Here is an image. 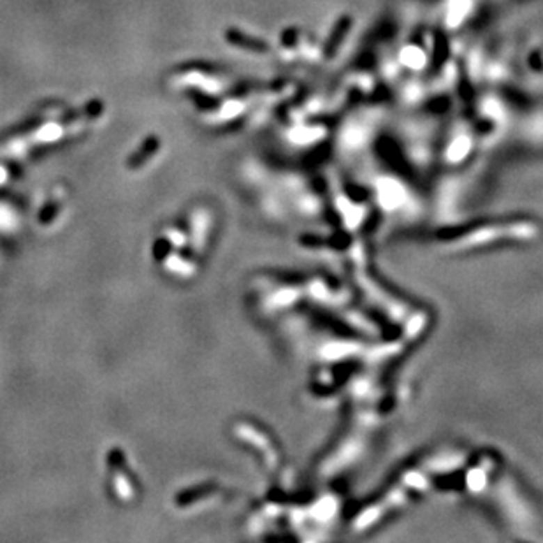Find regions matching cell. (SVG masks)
Listing matches in <instances>:
<instances>
[{
	"label": "cell",
	"mask_w": 543,
	"mask_h": 543,
	"mask_svg": "<svg viewBox=\"0 0 543 543\" xmlns=\"http://www.w3.org/2000/svg\"><path fill=\"white\" fill-rule=\"evenodd\" d=\"M63 134V129L58 125V123H46L42 125L41 129H38L36 132V139L41 141V143H52V141L60 139Z\"/></svg>",
	"instance_id": "obj_1"
}]
</instances>
